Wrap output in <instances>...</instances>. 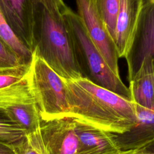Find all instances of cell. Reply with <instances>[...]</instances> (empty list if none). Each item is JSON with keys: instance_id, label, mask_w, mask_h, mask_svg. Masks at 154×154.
<instances>
[{"instance_id": "obj_1", "label": "cell", "mask_w": 154, "mask_h": 154, "mask_svg": "<svg viewBox=\"0 0 154 154\" xmlns=\"http://www.w3.org/2000/svg\"><path fill=\"white\" fill-rule=\"evenodd\" d=\"M69 117L105 131L123 134L136 124L135 104L85 79H65Z\"/></svg>"}, {"instance_id": "obj_2", "label": "cell", "mask_w": 154, "mask_h": 154, "mask_svg": "<svg viewBox=\"0 0 154 154\" xmlns=\"http://www.w3.org/2000/svg\"><path fill=\"white\" fill-rule=\"evenodd\" d=\"M63 0H40L36 16L34 51L60 76L82 79L63 15Z\"/></svg>"}, {"instance_id": "obj_3", "label": "cell", "mask_w": 154, "mask_h": 154, "mask_svg": "<svg viewBox=\"0 0 154 154\" xmlns=\"http://www.w3.org/2000/svg\"><path fill=\"white\" fill-rule=\"evenodd\" d=\"M63 15L71 40L76 62L83 79L132 101L129 88L111 70L90 38L77 13L67 5Z\"/></svg>"}, {"instance_id": "obj_4", "label": "cell", "mask_w": 154, "mask_h": 154, "mask_svg": "<svg viewBox=\"0 0 154 154\" xmlns=\"http://www.w3.org/2000/svg\"><path fill=\"white\" fill-rule=\"evenodd\" d=\"M26 82L37 103L42 120L69 117L64 79L60 76L34 50L26 73Z\"/></svg>"}, {"instance_id": "obj_5", "label": "cell", "mask_w": 154, "mask_h": 154, "mask_svg": "<svg viewBox=\"0 0 154 154\" xmlns=\"http://www.w3.org/2000/svg\"><path fill=\"white\" fill-rule=\"evenodd\" d=\"M0 113L20 126L26 134L40 128L41 118L26 79L0 89Z\"/></svg>"}, {"instance_id": "obj_6", "label": "cell", "mask_w": 154, "mask_h": 154, "mask_svg": "<svg viewBox=\"0 0 154 154\" xmlns=\"http://www.w3.org/2000/svg\"><path fill=\"white\" fill-rule=\"evenodd\" d=\"M148 57L154 62V0H144L132 40L125 57L129 81L134 79L144 60Z\"/></svg>"}, {"instance_id": "obj_7", "label": "cell", "mask_w": 154, "mask_h": 154, "mask_svg": "<svg viewBox=\"0 0 154 154\" xmlns=\"http://www.w3.org/2000/svg\"><path fill=\"white\" fill-rule=\"evenodd\" d=\"M40 0H0V10L20 42L32 52L35 46L36 16Z\"/></svg>"}, {"instance_id": "obj_8", "label": "cell", "mask_w": 154, "mask_h": 154, "mask_svg": "<svg viewBox=\"0 0 154 154\" xmlns=\"http://www.w3.org/2000/svg\"><path fill=\"white\" fill-rule=\"evenodd\" d=\"M78 15L92 42L114 73L120 76L119 55L112 38L97 12L93 0H75Z\"/></svg>"}, {"instance_id": "obj_9", "label": "cell", "mask_w": 154, "mask_h": 154, "mask_svg": "<svg viewBox=\"0 0 154 154\" xmlns=\"http://www.w3.org/2000/svg\"><path fill=\"white\" fill-rule=\"evenodd\" d=\"M40 131L47 154H76L78 140L73 117L42 120Z\"/></svg>"}, {"instance_id": "obj_10", "label": "cell", "mask_w": 154, "mask_h": 154, "mask_svg": "<svg viewBox=\"0 0 154 154\" xmlns=\"http://www.w3.org/2000/svg\"><path fill=\"white\" fill-rule=\"evenodd\" d=\"M144 0H120L114 42L120 58H125L132 40Z\"/></svg>"}, {"instance_id": "obj_11", "label": "cell", "mask_w": 154, "mask_h": 154, "mask_svg": "<svg viewBox=\"0 0 154 154\" xmlns=\"http://www.w3.org/2000/svg\"><path fill=\"white\" fill-rule=\"evenodd\" d=\"M78 140L76 154H117L120 150L111 132L73 118Z\"/></svg>"}, {"instance_id": "obj_12", "label": "cell", "mask_w": 154, "mask_h": 154, "mask_svg": "<svg viewBox=\"0 0 154 154\" xmlns=\"http://www.w3.org/2000/svg\"><path fill=\"white\" fill-rule=\"evenodd\" d=\"M137 123L123 134L111 133L112 139L120 151L137 149L154 138V107L146 109L135 105Z\"/></svg>"}, {"instance_id": "obj_13", "label": "cell", "mask_w": 154, "mask_h": 154, "mask_svg": "<svg viewBox=\"0 0 154 154\" xmlns=\"http://www.w3.org/2000/svg\"><path fill=\"white\" fill-rule=\"evenodd\" d=\"M132 101L137 105L151 109L154 107V62L150 58L144 60L134 79L129 81Z\"/></svg>"}, {"instance_id": "obj_14", "label": "cell", "mask_w": 154, "mask_h": 154, "mask_svg": "<svg viewBox=\"0 0 154 154\" xmlns=\"http://www.w3.org/2000/svg\"><path fill=\"white\" fill-rule=\"evenodd\" d=\"M0 37L26 65H29L32 60V52L25 46L16 37L14 32L7 23L1 10Z\"/></svg>"}, {"instance_id": "obj_15", "label": "cell", "mask_w": 154, "mask_h": 154, "mask_svg": "<svg viewBox=\"0 0 154 154\" xmlns=\"http://www.w3.org/2000/svg\"><path fill=\"white\" fill-rule=\"evenodd\" d=\"M96 10L114 40L120 0H93Z\"/></svg>"}, {"instance_id": "obj_16", "label": "cell", "mask_w": 154, "mask_h": 154, "mask_svg": "<svg viewBox=\"0 0 154 154\" xmlns=\"http://www.w3.org/2000/svg\"><path fill=\"white\" fill-rule=\"evenodd\" d=\"M28 67L0 37V73L25 72Z\"/></svg>"}, {"instance_id": "obj_17", "label": "cell", "mask_w": 154, "mask_h": 154, "mask_svg": "<svg viewBox=\"0 0 154 154\" xmlns=\"http://www.w3.org/2000/svg\"><path fill=\"white\" fill-rule=\"evenodd\" d=\"M25 131L17 123L0 113V141L15 145L26 137Z\"/></svg>"}, {"instance_id": "obj_18", "label": "cell", "mask_w": 154, "mask_h": 154, "mask_svg": "<svg viewBox=\"0 0 154 154\" xmlns=\"http://www.w3.org/2000/svg\"><path fill=\"white\" fill-rule=\"evenodd\" d=\"M14 146L17 154H47L40 128L36 131L27 134L23 140Z\"/></svg>"}, {"instance_id": "obj_19", "label": "cell", "mask_w": 154, "mask_h": 154, "mask_svg": "<svg viewBox=\"0 0 154 154\" xmlns=\"http://www.w3.org/2000/svg\"><path fill=\"white\" fill-rule=\"evenodd\" d=\"M26 72L0 73V89L21 82L26 79Z\"/></svg>"}, {"instance_id": "obj_20", "label": "cell", "mask_w": 154, "mask_h": 154, "mask_svg": "<svg viewBox=\"0 0 154 154\" xmlns=\"http://www.w3.org/2000/svg\"><path fill=\"white\" fill-rule=\"evenodd\" d=\"M128 151L129 154H154V138L137 149Z\"/></svg>"}, {"instance_id": "obj_21", "label": "cell", "mask_w": 154, "mask_h": 154, "mask_svg": "<svg viewBox=\"0 0 154 154\" xmlns=\"http://www.w3.org/2000/svg\"><path fill=\"white\" fill-rule=\"evenodd\" d=\"M0 154H17L13 145L0 141Z\"/></svg>"}, {"instance_id": "obj_22", "label": "cell", "mask_w": 154, "mask_h": 154, "mask_svg": "<svg viewBox=\"0 0 154 154\" xmlns=\"http://www.w3.org/2000/svg\"><path fill=\"white\" fill-rule=\"evenodd\" d=\"M117 154H129V153L128 150H126V151H120Z\"/></svg>"}]
</instances>
